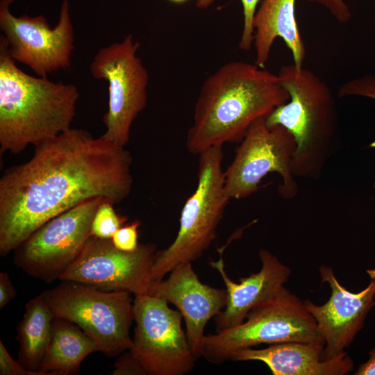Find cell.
<instances>
[{
  "label": "cell",
  "mask_w": 375,
  "mask_h": 375,
  "mask_svg": "<svg viewBox=\"0 0 375 375\" xmlns=\"http://www.w3.org/2000/svg\"><path fill=\"white\" fill-rule=\"evenodd\" d=\"M132 161L125 147L78 128L35 146L28 161L6 169L0 178L1 256L84 201H124L133 187Z\"/></svg>",
  "instance_id": "obj_1"
},
{
  "label": "cell",
  "mask_w": 375,
  "mask_h": 375,
  "mask_svg": "<svg viewBox=\"0 0 375 375\" xmlns=\"http://www.w3.org/2000/svg\"><path fill=\"white\" fill-rule=\"evenodd\" d=\"M289 99L278 74L255 62L225 63L201 85L186 149L199 155L212 147L240 142L254 122Z\"/></svg>",
  "instance_id": "obj_2"
},
{
  "label": "cell",
  "mask_w": 375,
  "mask_h": 375,
  "mask_svg": "<svg viewBox=\"0 0 375 375\" xmlns=\"http://www.w3.org/2000/svg\"><path fill=\"white\" fill-rule=\"evenodd\" d=\"M76 86L19 69L0 37V152L17 154L71 128Z\"/></svg>",
  "instance_id": "obj_3"
},
{
  "label": "cell",
  "mask_w": 375,
  "mask_h": 375,
  "mask_svg": "<svg viewBox=\"0 0 375 375\" xmlns=\"http://www.w3.org/2000/svg\"><path fill=\"white\" fill-rule=\"evenodd\" d=\"M278 76L290 99L276 108L266 122L281 125L293 135L294 176L317 179L335 148L338 114L333 93L315 74L294 63L283 65Z\"/></svg>",
  "instance_id": "obj_4"
},
{
  "label": "cell",
  "mask_w": 375,
  "mask_h": 375,
  "mask_svg": "<svg viewBox=\"0 0 375 375\" xmlns=\"http://www.w3.org/2000/svg\"><path fill=\"white\" fill-rule=\"evenodd\" d=\"M222 147H212L199 154L197 184L181 210L177 235L169 247L157 251L151 269L153 294L167 274L199 258L217 237L231 200L224 188Z\"/></svg>",
  "instance_id": "obj_5"
},
{
  "label": "cell",
  "mask_w": 375,
  "mask_h": 375,
  "mask_svg": "<svg viewBox=\"0 0 375 375\" xmlns=\"http://www.w3.org/2000/svg\"><path fill=\"white\" fill-rule=\"evenodd\" d=\"M242 324L206 335L201 356L220 364L236 351L262 344L303 342L324 347L317 322L303 301L284 286L270 299L254 307Z\"/></svg>",
  "instance_id": "obj_6"
},
{
  "label": "cell",
  "mask_w": 375,
  "mask_h": 375,
  "mask_svg": "<svg viewBox=\"0 0 375 375\" xmlns=\"http://www.w3.org/2000/svg\"><path fill=\"white\" fill-rule=\"evenodd\" d=\"M40 294L55 316L78 326L106 356H119L131 348L134 312L130 292L62 281Z\"/></svg>",
  "instance_id": "obj_7"
},
{
  "label": "cell",
  "mask_w": 375,
  "mask_h": 375,
  "mask_svg": "<svg viewBox=\"0 0 375 375\" xmlns=\"http://www.w3.org/2000/svg\"><path fill=\"white\" fill-rule=\"evenodd\" d=\"M140 43L133 35L100 49L90 65L92 76L108 84V110L103 117L101 135L125 147L133 122L145 108L149 75L138 56Z\"/></svg>",
  "instance_id": "obj_8"
},
{
  "label": "cell",
  "mask_w": 375,
  "mask_h": 375,
  "mask_svg": "<svg viewBox=\"0 0 375 375\" xmlns=\"http://www.w3.org/2000/svg\"><path fill=\"white\" fill-rule=\"evenodd\" d=\"M296 142L281 125L269 126L266 117L254 122L224 171V188L230 199H241L254 194L269 173L279 174L278 194L285 199L296 197L299 188L292 172Z\"/></svg>",
  "instance_id": "obj_9"
},
{
  "label": "cell",
  "mask_w": 375,
  "mask_h": 375,
  "mask_svg": "<svg viewBox=\"0 0 375 375\" xmlns=\"http://www.w3.org/2000/svg\"><path fill=\"white\" fill-rule=\"evenodd\" d=\"M134 335L129 349L149 375H184L197 360L182 326L183 317L156 295H135Z\"/></svg>",
  "instance_id": "obj_10"
},
{
  "label": "cell",
  "mask_w": 375,
  "mask_h": 375,
  "mask_svg": "<svg viewBox=\"0 0 375 375\" xmlns=\"http://www.w3.org/2000/svg\"><path fill=\"white\" fill-rule=\"evenodd\" d=\"M104 200L88 199L43 224L15 250L17 267L47 283L59 279L92 236V220Z\"/></svg>",
  "instance_id": "obj_11"
},
{
  "label": "cell",
  "mask_w": 375,
  "mask_h": 375,
  "mask_svg": "<svg viewBox=\"0 0 375 375\" xmlns=\"http://www.w3.org/2000/svg\"><path fill=\"white\" fill-rule=\"evenodd\" d=\"M14 1H0L1 36L10 56L42 77L70 68L74 38L68 0L62 1L58 21L53 28L42 15H13L10 5Z\"/></svg>",
  "instance_id": "obj_12"
},
{
  "label": "cell",
  "mask_w": 375,
  "mask_h": 375,
  "mask_svg": "<svg viewBox=\"0 0 375 375\" xmlns=\"http://www.w3.org/2000/svg\"><path fill=\"white\" fill-rule=\"evenodd\" d=\"M153 243H140L133 251L116 248L111 239L92 236L59 280L73 281L108 291L151 294L150 272L157 253Z\"/></svg>",
  "instance_id": "obj_13"
},
{
  "label": "cell",
  "mask_w": 375,
  "mask_h": 375,
  "mask_svg": "<svg viewBox=\"0 0 375 375\" xmlns=\"http://www.w3.org/2000/svg\"><path fill=\"white\" fill-rule=\"evenodd\" d=\"M319 270L322 283H328L331 288V297L323 305H316L309 299L303 303L325 341L322 360H329L345 353L374 306L375 269L367 270L369 283L358 293L342 285L331 267L322 265Z\"/></svg>",
  "instance_id": "obj_14"
},
{
  "label": "cell",
  "mask_w": 375,
  "mask_h": 375,
  "mask_svg": "<svg viewBox=\"0 0 375 375\" xmlns=\"http://www.w3.org/2000/svg\"><path fill=\"white\" fill-rule=\"evenodd\" d=\"M153 295L174 304L181 314L185 333L196 360L201 357L204 330L208 321L225 307V289L204 284L192 262L177 267L155 288Z\"/></svg>",
  "instance_id": "obj_15"
},
{
  "label": "cell",
  "mask_w": 375,
  "mask_h": 375,
  "mask_svg": "<svg viewBox=\"0 0 375 375\" xmlns=\"http://www.w3.org/2000/svg\"><path fill=\"white\" fill-rule=\"evenodd\" d=\"M259 258L260 271L240 278L239 283L228 276L222 257L210 262L221 275L226 292L225 307L214 317L216 332L242 324L254 307L276 294L288 281L290 269L269 250L260 249Z\"/></svg>",
  "instance_id": "obj_16"
},
{
  "label": "cell",
  "mask_w": 375,
  "mask_h": 375,
  "mask_svg": "<svg viewBox=\"0 0 375 375\" xmlns=\"http://www.w3.org/2000/svg\"><path fill=\"white\" fill-rule=\"evenodd\" d=\"M323 348L303 342L276 343L260 349L238 351L230 360L262 362L273 375H344L353 370V362L346 352L322 360Z\"/></svg>",
  "instance_id": "obj_17"
},
{
  "label": "cell",
  "mask_w": 375,
  "mask_h": 375,
  "mask_svg": "<svg viewBox=\"0 0 375 375\" xmlns=\"http://www.w3.org/2000/svg\"><path fill=\"white\" fill-rule=\"evenodd\" d=\"M296 0H262L254 15L255 64L265 68L274 40H283L290 50L294 63L303 66L306 47L295 17Z\"/></svg>",
  "instance_id": "obj_18"
},
{
  "label": "cell",
  "mask_w": 375,
  "mask_h": 375,
  "mask_svg": "<svg viewBox=\"0 0 375 375\" xmlns=\"http://www.w3.org/2000/svg\"><path fill=\"white\" fill-rule=\"evenodd\" d=\"M96 351H99L97 345L78 326L56 316L51 340L38 371L47 375L75 374L83 360Z\"/></svg>",
  "instance_id": "obj_19"
},
{
  "label": "cell",
  "mask_w": 375,
  "mask_h": 375,
  "mask_svg": "<svg viewBox=\"0 0 375 375\" xmlns=\"http://www.w3.org/2000/svg\"><path fill=\"white\" fill-rule=\"evenodd\" d=\"M41 294L30 299L17 326L18 361L26 369L38 371L51 340L55 317Z\"/></svg>",
  "instance_id": "obj_20"
},
{
  "label": "cell",
  "mask_w": 375,
  "mask_h": 375,
  "mask_svg": "<svg viewBox=\"0 0 375 375\" xmlns=\"http://www.w3.org/2000/svg\"><path fill=\"white\" fill-rule=\"evenodd\" d=\"M110 201L104 200L99 206L94 216L92 235L101 239H111L113 234L122 226L126 217L117 214Z\"/></svg>",
  "instance_id": "obj_21"
},
{
  "label": "cell",
  "mask_w": 375,
  "mask_h": 375,
  "mask_svg": "<svg viewBox=\"0 0 375 375\" xmlns=\"http://www.w3.org/2000/svg\"><path fill=\"white\" fill-rule=\"evenodd\" d=\"M215 0H196V6L199 8H206ZM244 16L243 29L239 42V48L244 51L249 50L253 45V22L259 0H240Z\"/></svg>",
  "instance_id": "obj_22"
},
{
  "label": "cell",
  "mask_w": 375,
  "mask_h": 375,
  "mask_svg": "<svg viewBox=\"0 0 375 375\" xmlns=\"http://www.w3.org/2000/svg\"><path fill=\"white\" fill-rule=\"evenodd\" d=\"M340 98L362 97L375 100V75L367 74L343 83L338 91ZM375 189V181L373 184Z\"/></svg>",
  "instance_id": "obj_23"
},
{
  "label": "cell",
  "mask_w": 375,
  "mask_h": 375,
  "mask_svg": "<svg viewBox=\"0 0 375 375\" xmlns=\"http://www.w3.org/2000/svg\"><path fill=\"white\" fill-rule=\"evenodd\" d=\"M140 226V221L135 220L130 224L120 227L111 238L114 246L124 251H135L140 244L138 243Z\"/></svg>",
  "instance_id": "obj_24"
},
{
  "label": "cell",
  "mask_w": 375,
  "mask_h": 375,
  "mask_svg": "<svg viewBox=\"0 0 375 375\" xmlns=\"http://www.w3.org/2000/svg\"><path fill=\"white\" fill-rule=\"evenodd\" d=\"M0 375H47L25 368L18 360H14L3 342L0 340Z\"/></svg>",
  "instance_id": "obj_25"
},
{
  "label": "cell",
  "mask_w": 375,
  "mask_h": 375,
  "mask_svg": "<svg viewBox=\"0 0 375 375\" xmlns=\"http://www.w3.org/2000/svg\"><path fill=\"white\" fill-rule=\"evenodd\" d=\"M112 374L144 375L147 373L130 350H127L119 355L118 358L114 364V369Z\"/></svg>",
  "instance_id": "obj_26"
},
{
  "label": "cell",
  "mask_w": 375,
  "mask_h": 375,
  "mask_svg": "<svg viewBox=\"0 0 375 375\" xmlns=\"http://www.w3.org/2000/svg\"><path fill=\"white\" fill-rule=\"evenodd\" d=\"M319 3L329 10L331 14L340 22L345 23L350 20L351 13L343 0H308Z\"/></svg>",
  "instance_id": "obj_27"
},
{
  "label": "cell",
  "mask_w": 375,
  "mask_h": 375,
  "mask_svg": "<svg viewBox=\"0 0 375 375\" xmlns=\"http://www.w3.org/2000/svg\"><path fill=\"white\" fill-rule=\"evenodd\" d=\"M16 296V291L8 274L0 273V309H3Z\"/></svg>",
  "instance_id": "obj_28"
},
{
  "label": "cell",
  "mask_w": 375,
  "mask_h": 375,
  "mask_svg": "<svg viewBox=\"0 0 375 375\" xmlns=\"http://www.w3.org/2000/svg\"><path fill=\"white\" fill-rule=\"evenodd\" d=\"M369 356L367 361L358 367L355 375H375V348L369 352Z\"/></svg>",
  "instance_id": "obj_29"
},
{
  "label": "cell",
  "mask_w": 375,
  "mask_h": 375,
  "mask_svg": "<svg viewBox=\"0 0 375 375\" xmlns=\"http://www.w3.org/2000/svg\"><path fill=\"white\" fill-rule=\"evenodd\" d=\"M169 1L173 3H182L186 2L188 0H169Z\"/></svg>",
  "instance_id": "obj_30"
}]
</instances>
